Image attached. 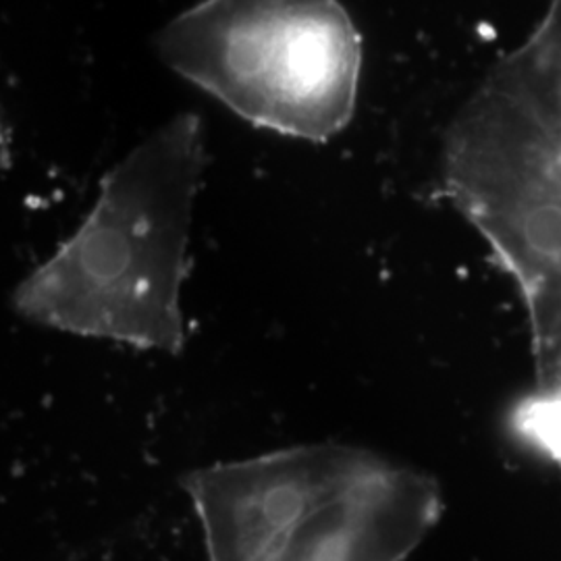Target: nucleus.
<instances>
[{
  "instance_id": "39448f33",
  "label": "nucleus",
  "mask_w": 561,
  "mask_h": 561,
  "mask_svg": "<svg viewBox=\"0 0 561 561\" xmlns=\"http://www.w3.org/2000/svg\"><path fill=\"white\" fill-rule=\"evenodd\" d=\"M477 92L561 162V0Z\"/></svg>"
},
{
  "instance_id": "423d86ee",
  "label": "nucleus",
  "mask_w": 561,
  "mask_h": 561,
  "mask_svg": "<svg viewBox=\"0 0 561 561\" xmlns=\"http://www.w3.org/2000/svg\"><path fill=\"white\" fill-rule=\"evenodd\" d=\"M510 422L522 442L561 468V385L537 387L514 408Z\"/></svg>"
},
{
  "instance_id": "f257e3e1",
  "label": "nucleus",
  "mask_w": 561,
  "mask_h": 561,
  "mask_svg": "<svg viewBox=\"0 0 561 561\" xmlns=\"http://www.w3.org/2000/svg\"><path fill=\"white\" fill-rule=\"evenodd\" d=\"M204 161L196 115L162 123L104 175L76 233L21 280L15 310L81 337L180 354L181 289Z\"/></svg>"
},
{
  "instance_id": "7ed1b4c3",
  "label": "nucleus",
  "mask_w": 561,
  "mask_h": 561,
  "mask_svg": "<svg viewBox=\"0 0 561 561\" xmlns=\"http://www.w3.org/2000/svg\"><path fill=\"white\" fill-rule=\"evenodd\" d=\"M162 62L241 119L300 140L354 117L360 34L340 0H202L159 36Z\"/></svg>"
},
{
  "instance_id": "f03ea898",
  "label": "nucleus",
  "mask_w": 561,
  "mask_h": 561,
  "mask_svg": "<svg viewBox=\"0 0 561 561\" xmlns=\"http://www.w3.org/2000/svg\"><path fill=\"white\" fill-rule=\"evenodd\" d=\"M183 486L208 561H403L443 505L431 477L329 443L194 470Z\"/></svg>"
},
{
  "instance_id": "20e7f679",
  "label": "nucleus",
  "mask_w": 561,
  "mask_h": 561,
  "mask_svg": "<svg viewBox=\"0 0 561 561\" xmlns=\"http://www.w3.org/2000/svg\"><path fill=\"white\" fill-rule=\"evenodd\" d=\"M443 190L518 283L539 377L561 352V162L470 99L443 140Z\"/></svg>"
},
{
  "instance_id": "0eeeda50",
  "label": "nucleus",
  "mask_w": 561,
  "mask_h": 561,
  "mask_svg": "<svg viewBox=\"0 0 561 561\" xmlns=\"http://www.w3.org/2000/svg\"><path fill=\"white\" fill-rule=\"evenodd\" d=\"M539 385L537 387H553V385H561V352L553 364L537 377Z\"/></svg>"
}]
</instances>
